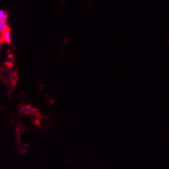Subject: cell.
Wrapping results in <instances>:
<instances>
[{
  "label": "cell",
  "instance_id": "obj_2",
  "mask_svg": "<svg viewBox=\"0 0 169 169\" xmlns=\"http://www.w3.org/2000/svg\"><path fill=\"white\" fill-rule=\"evenodd\" d=\"M2 37H3V41H5L6 43H8V44H10V43H11V31H10V29H9V28H8V29L3 33Z\"/></svg>",
  "mask_w": 169,
  "mask_h": 169
},
{
  "label": "cell",
  "instance_id": "obj_1",
  "mask_svg": "<svg viewBox=\"0 0 169 169\" xmlns=\"http://www.w3.org/2000/svg\"><path fill=\"white\" fill-rule=\"evenodd\" d=\"M8 18H4L0 20V35H3V33L8 29Z\"/></svg>",
  "mask_w": 169,
  "mask_h": 169
}]
</instances>
